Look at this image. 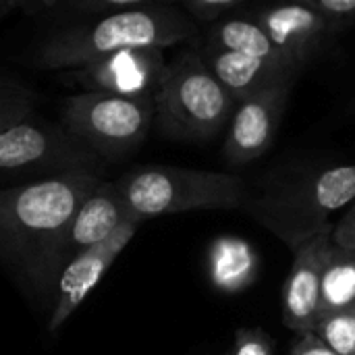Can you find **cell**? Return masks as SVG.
I'll return each mask as SVG.
<instances>
[{
    "label": "cell",
    "instance_id": "obj_22",
    "mask_svg": "<svg viewBox=\"0 0 355 355\" xmlns=\"http://www.w3.org/2000/svg\"><path fill=\"white\" fill-rule=\"evenodd\" d=\"M231 355H272V341L262 329H239Z\"/></svg>",
    "mask_w": 355,
    "mask_h": 355
},
{
    "label": "cell",
    "instance_id": "obj_20",
    "mask_svg": "<svg viewBox=\"0 0 355 355\" xmlns=\"http://www.w3.org/2000/svg\"><path fill=\"white\" fill-rule=\"evenodd\" d=\"M243 4H245L243 0H187L181 6L196 25L198 23L214 25L225 17H233V12L239 10Z\"/></svg>",
    "mask_w": 355,
    "mask_h": 355
},
{
    "label": "cell",
    "instance_id": "obj_14",
    "mask_svg": "<svg viewBox=\"0 0 355 355\" xmlns=\"http://www.w3.org/2000/svg\"><path fill=\"white\" fill-rule=\"evenodd\" d=\"M196 50L200 52L204 62L210 67L216 79L231 92V96L237 102L254 94H260L264 89H270L283 83H293L300 71L295 67L266 62V60H258V58L243 56L237 52L210 48L204 44Z\"/></svg>",
    "mask_w": 355,
    "mask_h": 355
},
{
    "label": "cell",
    "instance_id": "obj_15",
    "mask_svg": "<svg viewBox=\"0 0 355 355\" xmlns=\"http://www.w3.org/2000/svg\"><path fill=\"white\" fill-rule=\"evenodd\" d=\"M204 46L237 52V54L266 60V62L302 69L300 62H295L287 52H283L272 42V37L260 25L256 15L254 17L233 15V17H227V19L210 25V29L204 33Z\"/></svg>",
    "mask_w": 355,
    "mask_h": 355
},
{
    "label": "cell",
    "instance_id": "obj_10",
    "mask_svg": "<svg viewBox=\"0 0 355 355\" xmlns=\"http://www.w3.org/2000/svg\"><path fill=\"white\" fill-rule=\"evenodd\" d=\"M333 229H324L295 250L293 266L283 289V322L304 335L314 333L322 318V272L333 248Z\"/></svg>",
    "mask_w": 355,
    "mask_h": 355
},
{
    "label": "cell",
    "instance_id": "obj_12",
    "mask_svg": "<svg viewBox=\"0 0 355 355\" xmlns=\"http://www.w3.org/2000/svg\"><path fill=\"white\" fill-rule=\"evenodd\" d=\"M131 218L123 206L114 181H102L79 206L69 227V233L56 258V281L71 260L112 237Z\"/></svg>",
    "mask_w": 355,
    "mask_h": 355
},
{
    "label": "cell",
    "instance_id": "obj_19",
    "mask_svg": "<svg viewBox=\"0 0 355 355\" xmlns=\"http://www.w3.org/2000/svg\"><path fill=\"white\" fill-rule=\"evenodd\" d=\"M337 355L355 354V306L322 316L314 331Z\"/></svg>",
    "mask_w": 355,
    "mask_h": 355
},
{
    "label": "cell",
    "instance_id": "obj_23",
    "mask_svg": "<svg viewBox=\"0 0 355 355\" xmlns=\"http://www.w3.org/2000/svg\"><path fill=\"white\" fill-rule=\"evenodd\" d=\"M333 245L355 252V204L341 218V223L333 229Z\"/></svg>",
    "mask_w": 355,
    "mask_h": 355
},
{
    "label": "cell",
    "instance_id": "obj_17",
    "mask_svg": "<svg viewBox=\"0 0 355 355\" xmlns=\"http://www.w3.org/2000/svg\"><path fill=\"white\" fill-rule=\"evenodd\" d=\"M355 306V252L333 245L322 272L320 314L329 316ZM322 320V318H320Z\"/></svg>",
    "mask_w": 355,
    "mask_h": 355
},
{
    "label": "cell",
    "instance_id": "obj_4",
    "mask_svg": "<svg viewBox=\"0 0 355 355\" xmlns=\"http://www.w3.org/2000/svg\"><path fill=\"white\" fill-rule=\"evenodd\" d=\"M237 108V100L216 79L196 48L166 64L154 96V123L160 135L177 141L216 137Z\"/></svg>",
    "mask_w": 355,
    "mask_h": 355
},
{
    "label": "cell",
    "instance_id": "obj_16",
    "mask_svg": "<svg viewBox=\"0 0 355 355\" xmlns=\"http://www.w3.org/2000/svg\"><path fill=\"white\" fill-rule=\"evenodd\" d=\"M258 275L256 250L239 237H218L208 250V277L218 291L239 293Z\"/></svg>",
    "mask_w": 355,
    "mask_h": 355
},
{
    "label": "cell",
    "instance_id": "obj_6",
    "mask_svg": "<svg viewBox=\"0 0 355 355\" xmlns=\"http://www.w3.org/2000/svg\"><path fill=\"white\" fill-rule=\"evenodd\" d=\"M154 123V98L81 92L64 98L60 125L102 162L137 152Z\"/></svg>",
    "mask_w": 355,
    "mask_h": 355
},
{
    "label": "cell",
    "instance_id": "obj_18",
    "mask_svg": "<svg viewBox=\"0 0 355 355\" xmlns=\"http://www.w3.org/2000/svg\"><path fill=\"white\" fill-rule=\"evenodd\" d=\"M37 104L35 92L19 77L0 73V133L31 116Z\"/></svg>",
    "mask_w": 355,
    "mask_h": 355
},
{
    "label": "cell",
    "instance_id": "obj_26",
    "mask_svg": "<svg viewBox=\"0 0 355 355\" xmlns=\"http://www.w3.org/2000/svg\"><path fill=\"white\" fill-rule=\"evenodd\" d=\"M354 355H355V354H354Z\"/></svg>",
    "mask_w": 355,
    "mask_h": 355
},
{
    "label": "cell",
    "instance_id": "obj_7",
    "mask_svg": "<svg viewBox=\"0 0 355 355\" xmlns=\"http://www.w3.org/2000/svg\"><path fill=\"white\" fill-rule=\"evenodd\" d=\"M355 202V164L331 166L300 183L295 191H281L250 200L243 210L297 250L308 239L329 229V216Z\"/></svg>",
    "mask_w": 355,
    "mask_h": 355
},
{
    "label": "cell",
    "instance_id": "obj_2",
    "mask_svg": "<svg viewBox=\"0 0 355 355\" xmlns=\"http://www.w3.org/2000/svg\"><path fill=\"white\" fill-rule=\"evenodd\" d=\"M198 35V25L183 10L166 2L116 12L102 19L64 25L46 35L33 52L40 69H81L123 50L168 48Z\"/></svg>",
    "mask_w": 355,
    "mask_h": 355
},
{
    "label": "cell",
    "instance_id": "obj_5",
    "mask_svg": "<svg viewBox=\"0 0 355 355\" xmlns=\"http://www.w3.org/2000/svg\"><path fill=\"white\" fill-rule=\"evenodd\" d=\"M71 173L102 175L104 162L60 123L33 112L0 133V189Z\"/></svg>",
    "mask_w": 355,
    "mask_h": 355
},
{
    "label": "cell",
    "instance_id": "obj_13",
    "mask_svg": "<svg viewBox=\"0 0 355 355\" xmlns=\"http://www.w3.org/2000/svg\"><path fill=\"white\" fill-rule=\"evenodd\" d=\"M256 19L272 42L302 67L320 50L324 37L333 33L329 21L306 2L268 6L256 12Z\"/></svg>",
    "mask_w": 355,
    "mask_h": 355
},
{
    "label": "cell",
    "instance_id": "obj_21",
    "mask_svg": "<svg viewBox=\"0 0 355 355\" xmlns=\"http://www.w3.org/2000/svg\"><path fill=\"white\" fill-rule=\"evenodd\" d=\"M306 4L329 21L333 33L355 21V0H306Z\"/></svg>",
    "mask_w": 355,
    "mask_h": 355
},
{
    "label": "cell",
    "instance_id": "obj_8",
    "mask_svg": "<svg viewBox=\"0 0 355 355\" xmlns=\"http://www.w3.org/2000/svg\"><path fill=\"white\" fill-rule=\"evenodd\" d=\"M162 48L123 50L87 67L69 71L62 79L83 92L114 94L127 98H154L166 73Z\"/></svg>",
    "mask_w": 355,
    "mask_h": 355
},
{
    "label": "cell",
    "instance_id": "obj_9",
    "mask_svg": "<svg viewBox=\"0 0 355 355\" xmlns=\"http://www.w3.org/2000/svg\"><path fill=\"white\" fill-rule=\"evenodd\" d=\"M139 225L141 223L137 220L125 223L112 237L85 250L83 254H79L75 260L67 264L50 295L48 333L54 335L73 316V312L87 300V295L98 287V283L114 264V260L121 256V252L131 243Z\"/></svg>",
    "mask_w": 355,
    "mask_h": 355
},
{
    "label": "cell",
    "instance_id": "obj_11",
    "mask_svg": "<svg viewBox=\"0 0 355 355\" xmlns=\"http://www.w3.org/2000/svg\"><path fill=\"white\" fill-rule=\"evenodd\" d=\"M291 83H283L237 102L225 141V158L245 164L260 158L272 144L283 119Z\"/></svg>",
    "mask_w": 355,
    "mask_h": 355
},
{
    "label": "cell",
    "instance_id": "obj_24",
    "mask_svg": "<svg viewBox=\"0 0 355 355\" xmlns=\"http://www.w3.org/2000/svg\"><path fill=\"white\" fill-rule=\"evenodd\" d=\"M293 355H337L316 333H306L295 343Z\"/></svg>",
    "mask_w": 355,
    "mask_h": 355
},
{
    "label": "cell",
    "instance_id": "obj_25",
    "mask_svg": "<svg viewBox=\"0 0 355 355\" xmlns=\"http://www.w3.org/2000/svg\"><path fill=\"white\" fill-rule=\"evenodd\" d=\"M17 8H19V0H0V21Z\"/></svg>",
    "mask_w": 355,
    "mask_h": 355
},
{
    "label": "cell",
    "instance_id": "obj_1",
    "mask_svg": "<svg viewBox=\"0 0 355 355\" xmlns=\"http://www.w3.org/2000/svg\"><path fill=\"white\" fill-rule=\"evenodd\" d=\"M102 181V175L71 173L0 189V266L27 297L50 306L60 245Z\"/></svg>",
    "mask_w": 355,
    "mask_h": 355
},
{
    "label": "cell",
    "instance_id": "obj_3",
    "mask_svg": "<svg viewBox=\"0 0 355 355\" xmlns=\"http://www.w3.org/2000/svg\"><path fill=\"white\" fill-rule=\"evenodd\" d=\"M131 220L181 214L189 210L245 208L250 191L245 181L214 171L179 166H144L114 181Z\"/></svg>",
    "mask_w": 355,
    "mask_h": 355
}]
</instances>
